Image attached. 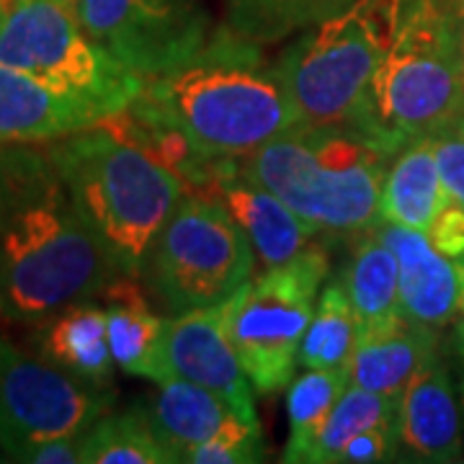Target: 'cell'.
<instances>
[{
	"label": "cell",
	"mask_w": 464,
	"mask_h": 464,
	"mask_svg": "<svg viewBox=\"0 0 464 464\" xmlns=\"http://www.w3.org/2000/svg\"><path fill=\"white\" fill-rule=\"evenodd\" d=\"M119 276L39 145H0V317L39 323Z\"/></svg>",
	"instance_id": "1"
},
{
	"label": "cell",
	"mask_w": 464,
	"mask_h": 464,
	"mask_svg": "<svg viewBox=\"0 0 464 464\" xmlns=\"http://www.w3.org/2000/svg\"><path fill=\"white\" fill-rule=\"evenodd\" d=\"M163 121L204 158H246L297 127L276 63L264 44L219 24L194 57L158 78L130 103Z\"/></svg>",
	"instance_id": "2"
},
{
	"label": "cell",
	"mask_w": 464,
	"mask_h": 464,
	"mask_svg": "<svg viewBox=\"0 0 464 464\" xmlns=\"http://www.w3.org/2000/svg\"><path fill=\"white\" fill-rule=\"evenodd\" d=\"M47 148L116 271L140 279L155 237L186 197L181 179L103 121Z\"/></svg>",
	"instance_id": "3"
},
{
	"label": "cell",
	"mask_w": 464,
	"mask_h": 464,
	"mask_svg": "<svg viewBox=\"0 0 464 464\" xmlns=\"http://www.w3.org/2000/svg\"><path fill=\"white\" fill-rule=\"evenodd\" d=\"M462 121L464 67L454 0H408L351 127L395 155Z\"/></svg>",
	"instance_id": "4"
},
{
	"label": "cell",
	"mask_w": 464,
	"mask_h": 464,
	"mask_svg": "<svg viewBox=\"0 0 464 464\" xmlns=\"http://www.w3.org/2000/svg\"><path fill=\"white\" fill-rule=\"evenodd\" d=\"M392 152L348 124H297L243 158L315 232L362 235L380 222L382 183Z\"/></svg>",
	"instance_id": "5"
},
{
	"label": "cell",
	"mask_w": 464,
	"mask_h": 464,
	"mask_svg": "<svg viewBox=\"0 0 464 464\" xmlns=\"http://www.w3.org/2000/svg\"><path fill=\"white\" fill-rule=\"evenodd\" d=\"M408 0H351L292 36L274 63L297 124H348L362 106Z\"/></svg>",
	"instance_id": "6"
},
{
	"label": "cell",
	"mask_w": 464,
	"mask_h": 464,
	"mask_svg": "<svg viewBox=\"0 0 464 464\" xmlns=\"http://www.w3.org/2000/svg\"><path fill=\"white\" fill-rule=\"evenodd\" d=\"M0 65L96 106L106 119L145 88L85 34L67 0H0Z\"/></svg>",
	"instance_id": "7"
},
{
	"label": "cell",
	"mask_w": 464,
	"mask_h": 464,
	"mask_svg": "<svg viewBox=\"0 0 464 464\" xmlns=\"http://www.w3.org/2000/svg\"><path fill=\"white\" fill-rule=\"evenodd\" d=\"M256 250L217 201L186 194L155 237L140 274L166 315L222 304L253 279Z\"/></svg>",
	"instance_id": "8"
},
{
	"label": "cell",
	"mask_w": 464,
	"mask_h": 464,
	"mask_svg": "<svg viewBox=\"0 0 464 464\" xmlns=\"http://www.w3.org/2000/svg\"><path fill=\"white\" fill-rule=\"evenodd\" d=\"M328 276V253L310 246L225 299L232 346L258 395L279 392L295 380L299 348Z\"/></svg>",
	"instance_id": "9"
},
{
	"label": "cell",
	"mask_w": 464,
	"mask_h": 464,
	"mask_svg": "<svg viewBox=\"0 0 464 464\" xmlns=\"http://www.w3.org/2000/svg\"><path fill=\"white\" fill-rule=\"evenodd\" d=\"M114 405L103 392L60 366L26 353L0 335V449L8 459L34 444L81 436Z\"/></svg>",
	"instance_id": "10"
},
{
	"label": "cell",
	"mask_w": 464,
	"mask_h": 464,
	"mask_svg": "<svg viewBox=\"0 0 464 464\" xmlns=\"http://www.w3.org/2000/svg\"><path fill=\"white\" fill-rule=\"evenodd\" d=\"M85 34L150 81L179 67L215 32L204 0H67Z\"/></svg>",
	"instance_id": "11"
},
{
	"label": "cell",
	"mask_w": 464,
	"mask_h": 464,
	"mask_svg": "<svg viewBox=\"0 0 464 464\" xmlns=\"http://www.w3.org/2000/svg\"><path fill=\"white\" fill-rule=\"evenodd\" d=\"M163 359L168 380L176 377L212 390L246 420L261 423L256 413L258 392L232 346L225 302L181 315H166Z\"/></svg>",
	"instance_id": "12"
},
{
	"label": "cell",
	"mask_w": 464,
	"mask_h": 464,
	"mask_svg": "<svg viewBox=\"0 0 464 464\" xmlns=\"http://www.w3.org/2000/svg\"><path fill=\"white\" fill-rule=\"evenodd\" d=\"M197 197L222 204L248 235L256 258L264 268L282 266L313 246L317 232L295 215L274 191L250 176L243 158H219L212 163Z\"/></svg>",
	"instance_id": "13"
},
{
	"label": "cell",
	"mask_w": 464,
	"mask_h": 464,
	"mask_svg": "<svg viewBox=\"0 0 464 464\" xmlns=\"http://www.w3.org/2000/svg\"><path fill=\"white\" fill-rule=\"evenodd\" d=\"M372 232L395 253L400 268V307L408 323L439 333L462 313L464 274L431 243L426 232L377 222Z\"/></svg>",
	"instance_id": "14"
},
{
	"label": "cell",
	"mask_w": 464,
	"mask_h": 464,
	"mask_svg": "<svg viewBox=\"0 0 464 464\" xmlns=\"http://www.w3.org/2000/svg\"><path fill=\"white\" fill-rule=\"evenodd\" d=\"M400 454L429 464L462 462V415L454 382L439 351L408 382L398 402Z\"/></svg>",
	"instance_id": "15"
},
{
	"label": "cell",
	"mask_w": 464,
	"mask_h": 464,
	"mask_svg": "<svg viewBox=\"0 0 464 464\" xmlns=\"http://www.w3.org/2000/svg\"><path fill=\"white\" fill-rule=\"evenodd\" d=\"M103 119L96 106L0 65V145H50Z\"/></svg>",
	"instance_id": "16"
},
{
	"label": "cell",
	"mask_w": 464,
	"mask_h": 464,
	"mask_svg": "<svg viewBox=\"0 0 464 464\" xmlns=\"http://www.w3.org/2000/svg\"><path fill=\"white\" fill-rule=\"evenodd\" d=\"M34 325L36 356L91 387L114 392V372L119 366L109 346V323L99 297L75 299Z\"/></svg>",
	"instance_id": "17"
},
{
	"label": "cell",
	"mask_w": 464,
	"mask_h": 464,
	"mask_svg": "<svg viewBox=\"0 0 464 464\" xmlns=\"http://www.w3.org/2000/svg\"><path fill=\"white\" fill-rule=\"evenodd\" d=\"M109 323V346L124 374L150 382L168 380L163 343L166 317L152 310L148 286L137 276L119 274L99 292Z\"/></svg>",
	"instance_id": "18"
},
{
	"label": "cell",
	"mask_w": 464,
	"mask_h": 464,
	"mask_svg": "<svg viewBox=\"0 0 464 464\" xmlns=\"http://www.w3.org/2000/svg\"><path fill=\"white\" fill-rule=\"evenodd\" d=\"M158 441L168 449L173 464L204 441L215 439L235 418H243L225 398L186 380L158 382L155 395L137 402Z\"/></svg>",
	"instance_id": "19"
},
{
	"label": "cell",
	"mask_w": 464,
	"mask_h": 464,
	"mask_svg": "<svg viewBox=\"0 0 464 464\" xmlns=\"http://www.w3.org/2000/svg\"><path fill=\"white\" fill-rule=\"evenodd\" d=\"M447 204L449 194L436 163L433 137L415 140L398 150L382 183V222L429 235Z\"/></svg>",
	"instance_id": "20"
},
{
	"label": "cell",
	"mask_w": 464,
	"mask_h": 464,
	"mask_svg": "<svg viewBox=\"0 0 464 464\" xmlns=\"http://www.w3.org/2000/svg\"><path fill=\"white\" fill-rule=\"evenodd\" d=\"M341 279L359 317L362 341L405 323L400 307L398 258L372 230L362 232Z\"/></svg>",
	"instance_id": "21"
},
{
	"label": "cell",
	"mask_w": 464,
	"mask_h": 464,
	"mask_svg": "<svg viewBox=\"0 0 464 464\" xmlns=\"http://www.w3.org/2000/svg\"><path fill=\"white\" fill-rule=\"evenodd\" d=\"M436 351L439 333L405 320L392 331L362 341L348 364V377L356 387L400 400L415 372Z\"/></svg>",
	"instance_id": "22"
},
{
	"label": "cell",
	"mask_w": 464,
	"mask_h": 464,
	"mask_svg": "<svg viewBox=\"0 0 464 464\" xmlns=\"http://www.w3.org/2000/svg\"><path fill=\"white\" fill-rule=\"evenodd\" d=\"M351 384L348 369H307L286 390V415L289 439L284 447L282 462L310 464L313 449L323 433L333 408Z\"/></svg>",
	"instance_id": "23"
},
{
	"label": "cell",
	"mask_w": 464,
	"mask_h": 464,
	"mask_svg": "<svg viewBox=\"0 0 464 464\" xmlns=\"http://www.w3.org/2000/svg\"><path fill=\"white\" fill-rule=\"evenodd\" d=\"M362 341L359 317L348 297L343 279H328L320 289L315 315L299 348L302 369H348Z\"/></svg>",
	"instance_id": "24"
},
{
	"label": "cell",
	"mask_w": 464,
	"mask_h": 464,
	"mask_svg": "<svg viewBox=\"0 0 464 464\" xmlns=\"http://www.w3.org/2000/svg\"><path fill=\"white\" fill-rule=\"evenodd\" d=\"M351 0H222L225 26L256 44L292 39L323 18L338 14Z\"/></svg>",
	"instance_id": "25"
},
{
	"label": "cell",
	"mask_w": 464,
	"mask_h": 464,
	"mask_svg": "<svg viewBox=\"0 0 464 464\" xmlns=\"http://www.w3.org/2000/svg\"><path fill=\"white\" fill-rule=\"evenodd\" d=\"M81 464H173L134 402L124 413L101 415L81 436Z\"/></svg>",
	"instance_id": "26"
},
{
	"label": "cell",
	"mask_w": 464,
	"mask_h": 464,
	"mask_svg": "<svg viewBox=\"0 0 464 464\" xmlns=\"http://www.w3.org/2000/svg\"><path fill=\"white\" fill-rule=\"evenodd\" d=\"M400 400L372 392L364 387L348 384L338 405L333 408L331 418L325 420L323 433L317 439L310 464H338L341 451L359 436L372 429L398 423Z\"/></svg>",
	"instance_id": "27"
},
{
	"label": "cell",
	"mask_w": 464,
	"mask_h": 464,
	"mask_svg": "<svg viewBox=\"0 0 464 464\" xmlns=\"http://www.w3.org/2000/svg\"><path fill=\"white\" fill-rule=\"evenodd\" d=\"M266 459V441L261 423L235 418L215 439L194 447L183 464H256Z\"/></svg>",
	"instance_id": "28"
},
{
	"label": "cell",
	"mask_w": 464,
	"mask_h": 464,
	"mask_svg": "<svg viewBox=\"0 0 464 464\" xmlns=\"http://www.w3.org/2000/svg\"><path fill=\"white\" fill-rule=\"evenodd\" d=\"M433 150L449 199L464 207V121L447 132L436 134Z\"/></svg>",
	"instance_id": "29"
},
{
	"label": "cell",
	"mask_w": 464,
	"mask_h": 464,
	"mask_svg": "<svg viewBox=\"0 0 464 464\" xmlns=\"http://www.w3.org/2000/svg\"><path fill=\"white\" fill-rule=\"evenodd\" d=\"M83 436V433H81ZM81 436H60L29 447L18 462L29 464H81Z\"/></svg>",
	"instance_id": "30"
},
{
	"label": "cell",
	"mask_w": 464,
	"mask_h": 464,
	"mask_svg": "<svg viewBox=\"0 0 464 464\" xmlns=\"http://www.w3.org/2000/svg\"><path fill=\"white\" fill-rule=\"evenodd\" d=\"M454 21H457V39H459V54L464 67V3H454Z\"/></svg>",
	"instance_id": "31"
},
{
	"label": "cell",
	"mask_w": 464,
	"mask_h": 464,
	"mask_svg": "<svg viewBox=\"0 0 464 464\" xmlns=\"http://www.w3.org/2000/svg\"><path fill=\"white\" fill-rule=\"evenodd\" d=\"M462 274H464V266H462ZM457 348H459V353L464 356V302H462V313L457 317Z\"/></svg>",
	"instance_id": "32"
},
{
	"label": "cell",
	"mask_w": 464,
	"mask_h": 464,
	"mask_svg": "<svg viewBox=\"0 0 464 464\" xmlns=\"http://www.w3.org/2000/svg\"><path fill=\"white\" fill-rule=\"evenodd\" d=\"M454 3H464V0H454Z\"/></svg>",
	"instance_id": "33"
},
{
	"label": "cell",
	"mask_w": 464,
	"mask_h": 464,
	"mask_svg": "<svg viewBox=\"0 0 464 464\" xmlns=\"http://www.w3.org/2000/svg\"><path fill=\"white\" fill-rule=\"evenodd\" d=\"M462 390H464V387H462ZM462 405H464V395H462Z\"/></svg>",
	"instance_id": "34"
}]
</instances>
